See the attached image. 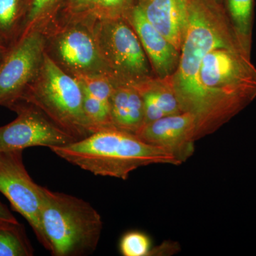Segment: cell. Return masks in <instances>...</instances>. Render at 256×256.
<instances>
[{"label":"cell","mask_w":256,"mask_h":256,"mask_svg":"<svg viewBox=\"0 0 256 256\" xmlns=\"http://www.w3.org/2000/svg\"><path fill=\"white\" fill-rule=\"evenodd\" d=\"M240 48L218 46L203 57L192 112L196 140L212 134L256 98V68Z\"/></svg>","instance_id":"6da1fadb"},{"label":"cell","mask_w":256,"mask_h":256,"mask_svg":"<svg viewBox=\"0 0 256 256\" xmlns=\"http://www.w3.org/2000/svg\"><path fill=\"white\" fill-rule=\"evenodd\" d=\"M94 18V12L72 13L63 10L42 32L45 53L64 72L76 78L100 76L112 78L98 47Z\"/></svg>","instance_id":"5b68a950"},{"label":"cell","mask_w":256,"mask_h":256,"mask_svg":"<svg viewBox=\"0 0 256 256\" xmlns=\"http://www.w3.org/2000/svg\"><path fill=\"white\" fill-rule=\"evenodd\" d=\"M218 46L235 47L244 52L223 5L215 0H190L180 62L176 72L170 77L182 112H193L198 97L202 60L208 50Z\"/></svg>","instance_id":"3957f363"},{"label":"cell","mask_w":256,"mask_h":256,"mask_svg":"<svg viewBox=\"0 0 256 256\" xmlns=\"http://www.w3.org/2000/svg\"><path fill=\"white\" fill-rule=\"evenodd\" d=\"M136 136L148 144L164 150L182 164L194 153L195 119L186 112L166 116L144 124Z\"/></svg>","instance_id":"8fae6325"},{"label":"cell","mask_w":256,"mask_h":256,"mask_svg":"<svg viewBox=\"0 0 256 256\" xmlns=\"http://www.w3.org/2000/svg\"><path fill=\"white\" fill-rule=\"evenodd\" d=\"M26 3H28V1H30V0H26Z\"/></svg>","instance_id":"484cf974"},{"label":"cell","mask_w":256,"mask_h":256,"mask_svg":"<svg viewBox=\"0 0 256 256\" xmlns=\"http://www.w3.org/2000/svg\"><path fill=\"white\" fill-rule=\"evenodd\" d=\"M137 0H97L94 12L98 18H126Z\"/></svg>","instance_id":"44dd1931"},{"label":"cell","mask_w":256,"mask_h":256,"mask_svg":"<svg viewBox=\"0 0 256 256\" xmlns=\"http://www.w3.org/2000/svg\"><path fill=\"white\" fill-rule=\"evenodd\" d=\"M10 109L14 111L18 117L0 128V152L24 150L30 146L50 148L76 141L28 102L18 101Z\"/></svg>","instance_id":"30bf717a"},{"label":"cell","mask_w":256,"mask_h":256,"mask_svg":"<svg viewBox=\"0 0 256 256\" xmlns=\"http://www.w3.org/2000/svg\"><path fill=\"white\" fill-rule=\"evenodd\" d=\"M50 149L62 159L96 176L122 180L143 166L180 164L164 150L116 128L101 130L84 139Z\"/></svg>","instance_id":"7a4b0ae2"},{"label":"cell","mask_w":256,"mask_h":256,"mask_svg":"<svg viewBox=\"0 0 256 256\" xmlns=\"http://www.w3.org/2000/svg\"><path fill=\"white\" fill-rule=\"evenodd\" d=\"M111 120L116 129L137 134L144 126V109L137 88L116 82L110 101Z\"/></svg>","instance_id":"5bb4252c"},{"label":"cell","mask_w":256,"mask_h":256,"mask_svg":"<svg viewBox=\"0 0 256 256\" xmlns=\"http://www.w3.org/2000/svg\"><path fill=\"white\" fill-rule=\"evenodd\" d=\"M190 0H137L138 8L151 23L178 50L186 32Z\"/></svg>","instance_id":"4fadbf2b"},{"label":"cell","mask_w":256,"mask_h":256,"mask_svg":"<svg viewBox=\"0 0 256 256\" xmlns=\"http://www.w3.org/2000/svg\"><path fill=\"white\" fill-rule=\"evenodd\" d=\"M170 77L160 78L154 76L134 86L142 96L144 102V124L166 116L182 112L173 90Z\"/></svg>","instance_id":"9a60e30c"},{"label":"cell","mask_w":256,"mask_h":256,"mask_svg":"<svg viewBox=\"0 0 256 256\" xmlns=\"http://www.w3.org/2000/svg\"><path fill=\"white\" fill-rule=\"evenodd\" d=\"M34 249L20 223L0 222V256H32Z\"/></svg>","instance_id":"d6986e66"},{"label":"cell","mask_w":256,"mask_h":256,"mask_svg":"<svg viewBox=\"0 0 256 256\" xmlns=\"http://www.w3.org/2000/svg\"><path fill=\"white\" fill-rule=\"evenodd\" d=\"M97 0H67L63 10L72 13H85L94 12Z\"/></svg>","instance_id":"7402d4cb"},{"label":"cell","mask_w":256,"mask_h":256,"mask_svg":"<svg viewBox=\"0 0 256 256\" xmlns=\"http://www.w3.org/2000/svg\"><path fill=\"white\" fill-rule=\"evenodd\" d=\"M20 101L40 109L76 140L94 133L84 112L80 82L64 72L46 53L36 78Z\"/></svg>","instance_id":"8992f818"},{"label":"cell","mask_w":256,"mask_h":256,"mask_svg":"<svg viewBox=\"0 0 256 256\" xmlns=\"http://www.w3.org/2000/svg\"><path fill=\"white\" fill-rule=\"evenodd\" d=\"M0 222L18 223L16 218L8 210V207L1 203V202H0Z\"/></svg>","instance_id":"603a6c76"},{"label":"cell","mask_w":256,"mask_h":256,"mask_svg":"<svg viewBox=\"0 0 256 256\" xmlns=\"http://www.w3.org/2000/svg\"><path fill=\"white\" fill-rule=\"evenodd\" d=\"M8 50H9V48L5 46L4 45L0 42V65L2 63L3 60H4Z\"/></svg>","instance_id":"cb8c5ba5"},{"label":"cell","mask_w":256,"mask_h":256,"mask_svg":"<svg viewBox=\"0 0 256 256\" xmlns=\"http://www.w3.org/2000/svg\"><path fill=\"white\" fill-rule=\"evenodd\" d=\"M152 250L149 236L138 230L128 232L120 242V252L124 256H150Z\"/></svg>","instance_id":"ffe728a7"},{"label":"cell","mask_w":256,"mask_h":256,"mask_svg":"<svg viewBox=\"0 0 256 256\" xmlns=\"http://www.w3.org/2000/svg\"><path fill=\"white\" fill-rule=\"evenodd\" d=\"M126 18L137 34L154 76H172L178 68L180 50L151 24L137 4Z\"/></svg>","instance_id":"7c38bea8"},{"label":"cell","mask_w":256,"mask_h":256,"mask_svg":"<svg viewBox=\"0 0 256 256\" xmlns=\"http://www.w3.org/2000/svg\"><path fill=\"white\" fill-rule=\"evenodd\" d=\"M23 150L0 152V192L31 226L46 250L41 223L42 188L32 180L23 162Z\"/></svg>","instance_id":"9c48e42d"},{"label":"cell","mask_w":256,"mask_h":256,"mask_svg":"<svg viewBox=\"0 0 256 256\" xmlns=\"http://www.w3.org/2000/svg\"><path fill=\"white\" fill-rule=\"evenodd\" d=\"M223 6L242 50L252 58L254 0H223Z\"/></svg>","instance_id":"2e32d148"},{"label":"cell","mask_w":256,"mask_h":256,"mask_svg":"<svg viewBox=\"0 0 256 256\" xmlns=\"http://www.w3.org/2000/svg\"><path fill=\"white\" fill-rule=\"evenodd\" d=\"M94 30L101 56L112 78L137 86L154 76L149 60L127 18H98Z\"/></svg>","instance_id":"52a82bcc"},{"label":"cell","mask_w":256,"mask_h":256,"mask_svg":"<svg viewBox=\"0 0 256 256\" xmlns=\"http://www.w3.org/2000/svg\"><path fill=\"white\" fill-rule=\"evenodd\" d=\"M26 10V0H0V42L8 48L21 36Z\"/></svg>","instance_id":"e0dca14e"},{"label":"cell","mask_w":256,"mask_h":256,"mask_svg":"<svg viewBox=\"0 0 256 256\" xmlns=\"http://www.w3.org/2000/svg\"><path fill=\"white\" fill-rule=\"evenodd\" d=\"M215 1L218 2V4L223 5V0H215Z\"/></svg>","instance_id":"d4e9b609"},{"label":"cell","mask_w":256,"mask_h":256,"mask_svg":"<svg viewBox=\"0 0 256 256\" xmlns=\"http://www.w3.org/2000/svg\"><path fill=\"white\" fill-rule=\"evenodd\" d=\"M67 0H30L22 35L34 30L44 31L58 18Z\"/></svg>","instance_id":"ac0fdd59"},{"label":"cell","mask_w":256,"mask_h":256,"mask_svg":"<svg viewBox=\"0 0 256 256\" xmlns=\"http://www.w3.org/2000/svg\"><path fill=\"white\" fill-rule=\"evenodd\" d=\"M40 214L52 256H88L97 248L104 223L88 202L42 186Z\"/></svg>","instance_id":"277c9868"},{"label":"cell","mask_w":256,"mask_h":256,"mask_svg":"<svg viewBox=\"0 0 256 256\" xmlns=\"http://www.w3.org/2000/svg\"><path fill=\"white\" fill-rule=\"evenodd\" d=\"M44 54V35L37 30L24 34L10 47L0 65V106L10 108L21 100L40 72Z\"/></svg>","instance_id":"ba28073f"}]
</instances>
